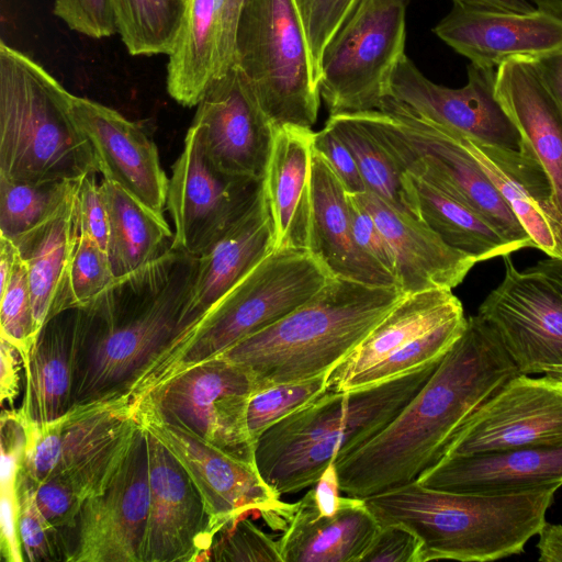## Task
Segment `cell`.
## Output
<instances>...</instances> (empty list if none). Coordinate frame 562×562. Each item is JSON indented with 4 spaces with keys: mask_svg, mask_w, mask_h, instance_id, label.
Returning a JSON list of instances; mask_svg holds the SVG:
<instances>
[{
    "mask_svg": "<svg viewBox=\"0 0 562 562\" xmlns=\"http://www.w3.org/2000/svg\"><path fill=\"white\" fill-rule=\"evenodd\" d=\"M521 374L480 315L405 407L375 436L338 457L341 492L364 498L413 482L439 463L456 434L507 381Z\"/></svg>",
    "mask_w": 562,
    "mask_h": 562,
    "instance_id": "6da1fadb",
    "label": "cell"
},
{
    "mask_svg": "<svg viewBox=\"0 0 562 562\" xmlns=\"http://www.w3.org/2000/svg\"><path fill=\"white\" fill-rule=\"evenodd\" d=\"M198 257L169 248L77 307L72 406L128 397L184 333Z\"/></svg>",
    "mask_w": 562,
    "mask_h": 562,
    "instance_id": "7a4b0ae2",
    "label": "cell"
},
{
    "mask_svg": "<svg viewBox=\"0 0 562 562\" xmlns=\"http://www.w3.org/2000/svg\"><path fill=\"white\" fill-rule=\"evenodd\" d=\"M560 486L474 494L429 488L416 481L363 499L380 526L401 524L420 539V562H486L524 551L547 521Z\"/></svg>",
    "mask_w": 562,
    "mask_h": 562,
    "instance_id": "3957f363",
    "label": "cell"
},
{
    "mask_svg": "<svg viewBox=\"0 0 562 562\" xmlns=\"http://www.w3.org/2000/svg\"><path fill=\"white\" fill-rule=\"evenodd\" d=\"M404 295L397 285L331 277L304 304L217 357L248 370L257 389L329 374Z\"/></svg>",
    "mask_w": 562,
    "mask_h": 562,
    "instance_id": "277c9868",
    "label": "cell"
},
{
    "mask_svg": "<svg viewBox=\"0 0 562 562\" xmlns=\"http://www.w3.org/2000/svg\"><path fill=\"white\" fill-rule=\"evenodd\" d=\"M441 359L398 378L351 390H327L267 429L255 463L280 496L313 486L338 457L381 431L417 394Z\"/></svg>",
    "mask_w": 562,
    "mask_h": 562,
    "instance_id": "5b68a950",
    "label": "cell"
},
{
    "mask_svg": "<svg viewBox=\"0 0 562 562\" xmlns=\"http://www.w3.org/2000/svg\"><path fill=\"white\" fill-rule=\"evenodd\" d=\"M71 93L43 66L0 43V177L78 181L99 167L70 111Z\"/></svg>",
    "mask_w": 562,
    "mask_h": 562,
    "instance_id": "8992f818",
    "label": "cell"
},
{
    "mask_svg": "<svg viewBox=\"0 0 562 562\" xmlns=\"http://www.w3.org/2000/svg\"><path fill=\"white\" fill-rule=\"evenodd\" d=\"M331 277L308 249L270 251L173 344L135 387L132 401L274 324L313 297Z\"/></svg>",
    "mask_w": 562,
    "mask_h": 562,
    "instance_id": "52a82bcc",
    "label": "cell"
},
{
    "mask_svg": "<svg viewBox=\"0 0 562 562\" xmlns=\"http://www.w3.org/2000/svg\"><path fill=\"white\" fill-rule=\"evenodd\" d=\"M402 172L417 176L459 200L514 248L533 244L461 134L427 120L386 97L379 110L356 113Z\"/></svg>",
    "mask_w": 562,
    "mask_h": 562,
    "instance_id": "ba28073f",
    "label": "cell"
},
{
    "mask_svg": "<svg viewBox=\"0 0 562 562\" xmlns=\"http://www.w3.org/2000/svg\"><path fill=\"white\" fill-rule=\"evenodd\" d=\"M236 65L274 127H308L321 95L292 0H245L236 32Z\"/></svg>",
    "mask_w": 562,
    "mask_h": 562,
    "instance_id": "9c48e42d",
    "label": "cell"
},
{
    "mask_svg": "<svg viewBox=\"0 0 562 562\" xmlns=\"http://www.w3.org/2000/svg\"><path fill=\"white\" fill-rule=\"evenodd\" d=\"M23 419L26 446L21 470L35 481L63 477L82 501L110 484L139 427L128 397L75 405L44 424Z\"/></svg>",
    "mask_w": 562,
    "mask_h": 562,
    "instance_id": "30bf717a",
    "label": "cell"
},
{
    "mask_svg": "<svg viewBox=\"0 0 562 562\" xmlns=\"http://www.w3.org/2000/svg\"><path fill=\"white\" fill-rule=\"evenodd\" d=\"M408 0H360L326 47L318 91L329 115L379 110L405 55Z\"/></svg>",
    "mask_w": 562,
    "mask_h": 562,
    "instance_id": "8fae6325",
    "label": "cell"
},
{
    "mask_svg": "<svg viewBox=\"0 0 562 562\" xmlns=\"http://www.w3.org/2000/svg\"><path fill=\"white\" fill-rule=\"evenodd\" d=\"M254 375L222 357L189 367L133 402L137 413L182 427L212 445L255 462L247 426Z\"/></svg>",
    "mask_w": 562,
    "mask_h": 562,
    "instance_id": "7c38bea8",
    "label": "cell"
},
{
    "mask_svg": "<svg viewBox=\"0 0 562 562\" xmlns=\"http://www.w3.org/2000/svg\"><path fill=\"white\" fill-rule=\"evenodd\" d=\"M151 432L184 468L198 488L210 519L212 537L239 517H261L273 530L283 531L297 503H284L259 473L256 463L236 457L189 430L137 413Z\"/></svg>",
    "mask_w": 562,
    "mask_h": 562,
    "instance_id": "4fadbf2b",
    "label": "cell"
},
{
    "mask_svg": "<svg viewBox=\"0 0 562 562\" xmlns=\"http://www.w3.org/2000/svg\"><path fill=\"white\" fill-rule=\"evenodd\" d=\"M171 170L166 204L175 224L170 248L194 257L249 209L262 187V180L234 176L216 167L194 123Z\"/></svg>",
    "mask_w": 562,
    "mask_h": 562,
    "instance_id": "5bb4252c",
    "label": "cell"
},
{
    "mask_svg": "<svg viewBox=\"0 0 562 562\" xmlns=\"http://www.w3.org/2000/svg\"><path fill=\"white\" fill-rule=\"evenodd\" d=\"M558 445H562V381L518 374L472 414L445 458Z\"/></svg>",
    "mask_w": 562,
    "mask_h": 562,
    "instance_id": "9a60e30c",
    "label": "cell"
},
{
    "mask_svg": "<svg viewBox=\"0 0 562 562\" xmlns=\"http://www.w3.org/2000/svg\"><path fill=\"white\" fill-rule=\"evenodd\" d=\"M503 259L504 278L477 315L497 333L521 374L562 366V291L539 273L519 271L510 255Z\"/></svg>",
    "mask_w": 562,
    "mask_h": 562,
    "instance_id": "2e32d148",
    "label": "cell"
},
{
    "mask_svg": "<svg viewBox=\"0 0 562 562\" xmlns=\"http://www.w3.org/2000/svg\"><path fill=\"white\" fill-rule=\"evenodd\" d=\"M495 81L494 67L470 63L465 86H441L404 55L391 77L387 97L476 143L520 149V134L496 97Z\"/></svg>",
    "mask_w": 562,
    "mask_h": 562,
    "instance_id": "e0dca14e",
    "label": "cell"
},
{
    "mask_svg": "<svg viewBox=\"0 0 562 562\" xmlns=\"http://www.w3.org/2000/svg\"><path fill=\"white\" fill-rule=\"evenodd\" d=\"M148 509L147 435L139 424L110 484L82 503L71 562H142Z\"/></svg>",
    "mask_w": 562,
    "mask_h": 562,
    "instance_id": "ac0fdd59",
    "label": "cell"
},
{
    "mask_svg": "<svg viewBox=\"0 0 562 562\" xmlns=\"http://www.w3.org/2000/svg\"><path fill=\"white\" fill-rule=\"evenodd\" d=\"M192 123L199 126L206 154L216 167L262 180L274 126L236 64L206 90Z\"/></svg>",
    "mask_w": 562,
    "mask_h": 562,
    "instance_id": "d6986e66",
    "label": "cell"
},
{
    "mask_svg": "<svg viewBox=\"0 0 562 562\" xmlns=\"http://www.w3.org/2000/svg\"><path fill=\"white\" fill-rule=\"evenodd\" d=\"M145 431L149 509L142 562L207 561L213 537L203 499L180 462Z\"/></svg>",
    "mask_w": 562,
    "mask_h": 562,
    "instance_id": "ffe728a7",
    "label": "cell"
},
{
    "mask_svg": "<svg viewBox=\"0 0 562 562\" xmlns=\"http://www.w3.org/2000/svg\"><path fill=\"white\" fill-rule=\"evenodd\" d=\"M70 111L93 147L103 179L164 215L169 179L155 143L143 128L117 111L72 93Z\"/></svg>",
    "mask_w": 562,
    "mask_h": 562,
    "instance_id": "44dd1931",
    "label": "cell"
},
{
    "mask_svg": "<svg viewBox=\"0 0 562 562\" xmlns=\"http://www.w3.org/2000/svg\"><path fill=\"white\" fill-rule=\"evenodd\" d=\"M432 31L471 63L485 67L562 50V18L539 9L521 13L453 4Z\"/></svg>",
    "mask_w": 562,
    "mask_h": 562,
    "instance_id": "7402d4cb",
    "label": "cell"
},
{
    "mask_svg": "<svg viewBox=\"0 0 562 562\" xmlns=\"http://www.w3.org/2000/svg\"><path fill=\"white\" fill-rule=\"evenodd\" d=\"M245 0H188L167 66V90L196 106L210 86L236 64V32Z\"/></svg>",
    "mask_w": 562,
    "mask_h": 562,
    "instance_id": "603a6c76",
    "label": "cell"
},
{
    "mask_svg": "<svg viewBox=\"0 0 562 562\" xmlns=\"http://www.w3.org/2000/svg\"><path fill=\"white\" fill-rule=\"evenodd\" d=\"M462 137L531 238L533 248L548 257H562V214L550 177L531 150L524 144L520 149H509Z\"/></svg>",
    "mask_w": 562,
    "mask_h": 562,
    "instance_id": "cb8c5ba5",
    "label": "cell"
},
{
    "mask_svg": "<svg viewBox=\"0 0 562 562\" xmlns=\"http://www.w3.org/2000/svg\"><path fill=\"white\" fill-rule=\"evenodd\" d=\"M314 136L308 127H274L262 178L272 226L271 251L310 248Z\"/></svg>",
    "mask_w": 562,
    "mask_h": 562,
    "instance_id": "d4e9b609",
    "label": "cell"
},
{
    "mask_svg": "<svg viewBox=\"0 0 562 562\" xmlns=\"http://www.w3.org/2000/svg\"><path fill=\"white\" fill-rule=\"evenodd\" d=\"M369 211L387 240L396 262L397 286L404 294L432 289L452 290L476 263L447 246L415 216L370 191L353 194Z\"/></svg>",
    "mask_w": 562,
    "mask_h": 562,
    "instance_id": "484cf974",
    "label": "cell"
},
{
    "mask_svg": "<svg viewBox=\"0 0 562 562\" xmlns=\"http://www.w3.org/2000/svg\"><path fill=\"white\" fill-rule=\"evenodd\" d=\"M449 492L502 494L562 484V445L445 458L417 481Z\"/></svg>",
    "mask_w": 562,
    "mask_h": 562,
    "instance_id": "4316f807",
    "label": "cell"
},
{
    "mask_svg": "<svg viewBox=\"0 0 562 562\" xmlns=\"http://www.w3.org/2000/svg\"><path fill=\"white\" fill-rule=\"evenodd\" d=\"M495 91L522 144L549 175L562 214V112L532 58L516 56L502 63Z\"/></svg>",
    "mask_w": 562,
    "mask_h": 562,
    "instance_id": "83f0119b",
    "label": "cell"
},
{
    "mask_svg": "<svg viewBox=\"0 0 562 562\" xmlns=\"http://www.w3.org/2000/svg\"><path fill=\"white\" fill-rule=\"evenodd\" d=\"M271 250L272 226L261 187L249 209L198 257L182 315L184 333Z\"/></svg>",
    "mask_w": 562,
    "mask_h": 562,
    "instance_id": "f1b7e54d",
    "label": "cell"
},
{
    "mask_svg": "<svg viewBox=\"0 0 562 562\" xmlns=\"http://www.w3.org/2000/svg\"><path fill=\"white\" fill-rule=\"evenodd\" d=\"M334 277L372 285H397L392 274L357 246L348 194L325 157L314 149L310 248Z\"/></svg>",
    "mask_w": 562,
    "mask_h": 562,
    "instance_id": "f546056e",
    "label": "cell"
},
{
    "mask_svg": "<svg viewBox=\"0 0 562 562\" xmlns=\"http://www.w3.org/2000/svg\"><path fill=\"white\" fill-rule=\"evenodd\" d=\"M379 528L363 498L341 497L330 515L302 498L278 543L283 562H360Z\"/></svg>",
    "mask_w": 562,
    "mask_h": 562,
    "instance_id": "4dcf8cb0",
    "label": "cell"
},
{
    "mask_svg": "<svg viewBox=\"0 0 562 562\" xmlns=\"http://www.w3.org/2000/svg\"><path fill=\"white\" fill-rule=\"evenodd\" d=\"M78 308L66 310L41 328L23 360L20 414L35 424L52 422L72 407Z\"/></svg>",
    "mask_w": 562,
    "mask_h": 562,
    "instance_id": "1f68e13d",
    "label": "cell"
},
{
    "mask_svg": "<svg viewBox=\"0 0 562 562\" xmlns=\"http://www.w3.org/2000/svg\"><path fill=\"white\" fill-rule=\"evenodd\" d=\"M75 188L47 224L14 243L27 267L38 330L53 316L75 308L70 270L80 236Z\"/></svg>",
    "mask_w": 562,
    "mask_h": 562,
    "instance_id": "d6a6232c",
    "label": "cell"
},
{
    "mask_svg": "<svg viewBox=\"0 0 562 562\" xmlns=\"http://www.w3.org/2000/svg\"><path fill=\"white\" fill-rule=\"evenodd\" d=\"M452 290L432 289L405 294L363 341L328 375L330 391H349L370 368L419 335L463 315Z\"/></svg>",
    "mask_w": 562,
    "mask_h": 562,
    "instance_id": "836d02e7",
    "label": "cell"
},
{
    "mask_svg": "<svg viewBox=\"0 0 562 562\" xmlns=\"http://www.w3.org/2000/svg\"><path fill=\"white\" fill-rule=\"evenodd\" d=\"M403 186L412 215L450 248L475 262L516 251L481 215L436 186L407 172Z\"/></svg>",
    "mask_w": 562,
    "mask_h": 562,
    "instance_id": "e575fe53",
    "label": "cell"
},
{
    "mask_svg": "<svg viewBox=\"0 0 562 562\" xmlns=\"http://www.w3.org/2000/svg\"><path fill=\"white\" fill-rule=\"evenodd\" d=\"M109 214L108 255L115 278L151 262L170 248L172 234L164 215L149 210L116 183L103 179Z\"/></svg>",
    "mask_w": 562,
    "mask_h": 562,
    "instance_id": "d590c367",
    "label": "cell"
},
{
    "mask_svg": "<svg viewBox=\"0 0 562 562\" xmlns=\"http://www.w3.org/2000/svg\"><path fill=\"white\" fill-rule=\"evenodd\" d=\"M116 33L132 56L170 55L188 0H111Z\"/></svg>",
    "mask_w": 562,
    "mask_h": 562,
    "instance_id": "8d00e7d4",
    "label": "cell"
},
{
    "mask_svg": "<svg viewBox=\"0 0 562 562\" xmlns=\"http://www.w3.org/2000/svg\"><path fill=\"white\" fill-rule=\"evenodd\" d=\"M326 124L352 153L367 191L412 215L406 205L403 172L359 116L356 113L329 115Z\"/></svg>",
    "mask_w": 562,
    "mask_h": 562,
    "instance_id": "74e56055",
    "label": "cell"
},
{
    "mask_svg": "<svg viewBox=\"0 0 562 562\" xmlns=\"http://www.w3.org/2000/svg\"><path fill=\"white\" fill-rule=\"evenodd\" d=\"M76 182L25 183L0 177V235L15 243L47 224Z\"/></svg>",
    "mask_w": 562,
    "mask_h": 562,
    "instance_id": "f35d334b",
    "label": "cell"
},
{
    "mask_svg": "<svg viewBox=\"0 0 562 562\" xmlns=\"http://www.w3.org/2000/svg\"><path fill=\"white\" fill-rule=\"evenodd\" d=\"M468 318L456 316L419 335L360 375L350 390L382 383L443 358L467 327Z\"/></svg>",
    "mask_w": 562,
    "mask_h": 562,
    "instance_id": "ab89813d",
    "label": "cell"
},
{
    "mask_svg": "<svg viewBox=\"0 0 562 562\" xmlns=\"http://www.w3.org/2000/svg\"><path fill=\"white\" fill-rule=\"evenodd\" d=\"M328 375L257 389L247 407V426L254 443L274 424L323 395L328 390Z\"/></svg>",
    "mask_w": 562,
    "mask_h": 562,
    "instance_id": "60d3db41",
    "label": "cell"
},
{
    "mask_svg": "<svg viewBox=\"0 0 562 562\" xmlns=\"http://www.w3.org/2000/svg\"><path fill=\"white\" fill-rule=\"evenodd\" d=\"M25 476L37 510L59 542L64 561L71 562L77 547L82 498L63 477L35 481L26 474Z\"/></svg>",
    "mask_w": 562,
    "mask_h": 562,
    "instance_id": "b9f144b4",
    "label": "cell"
},
{
    "mask_svg": "<svg viewBox=\"0 0 562 562\" xmlns=\"http://www.w3.org/2000/svg\"><path fill=\"white\" fill-rule=\"evenodd\" d=\"M0 296V337L13 344L22 357L40 330L34 318L27 267L21 255Z\"/></svg>",
    "mask_w": 562,
    "mask_h": 562,
    "instance_id": "7bdbcfd3",
    "label": "cell"
},
{
    "mask_svg": "<svg viewBox=\"0 0 562 562\" xmlns=\"http://www.w3.org/2000/svg\"><path fill=\"white\" fill-rule=\"evenodd\" d=\"M211 560L283 562L278 541L247 517L236 518L217 531L207 553Z\"/></svg>",
    "mask_w": 562,
    "mask_h": 562,
    "instance_id": "ee69618b",
    "label": "cell"
},
{
    "mask_svg": "<svg viewBox=\"0 0 562 562\" xmlns=\"http://www.w3.org/2000/svg\"><path fill=\"white\" fill-rule=\"evenodd\" d=\"M303 27L316 82L324 52L360 0H292Z\"/></svg>",
    "mask_w": 562,
    "mask_h": 562,
    "instance_id": "f6af8a7d",
    "label": "cell"
},
{
    "mask_svg": "<svg viewBox=\"0 0 562 562\" xmlns=\"http://www.w3.org/2000/svg\"><path fill=\"white\" fill-rule=\"evenodd\" d=\"M114 280L108 251L80 231L70 270L74 307L87 306Z\"/></svg>",
    "mask_w": 562,
    "mask_h": 562,
    "instance_id": "bcb514c9",
    "label": "cell"
},
{
    "mask_svg": "<svg viewBox=\"0 0 562 562\" xmlns=\"http://www.w3.org/2000/svg\"><path fill=\"white\" fill-rule=\"evenodd\" d=\"M18 527L24 560L29 562L64 561L59 542L37 510L29 481L20 470L16 480Z\"/></svg>",
    "mask_w": 562,
    "mask_h": 562,
    "instance_id": "7dc6e473",
    "label": "cell"
},
{
    "mask_svg": "<svg viewBox=\"0 0 562 562\" xmlns=\"http://www.w3.org/2000/svg\"><path fill=\"white\" fill-rule=\"evenodd\" d=\"M53 11L70 30L88 37L116 33L111 0H54Z\"/></svg>",
    "mask_w": 562,
    "mask_h": 562,
    "instance_id": "c3c4849f",
    "label": "cell"
},
{
    "mask_svg": "<svg viewBox=\"0 0 562 562\" xmlns=\"http://www.w3.org/2000/svg\"><path fill=\"white\" fill-rule=\"evenodd\" d=\"M348 202L351 229L357 246L366 256L392 274L396 280L395 258L380 227L369 211L353 194H348Z\"/></svg>",
    "mask_w": 562,
    "mask_h": 562,
    "instance_id": "681fc988",
    "label": "cell"
},
{
    "mask_svg": "<svg viewBox=\"0 0 562 562\" xmlns=\"http://www.w3.org/2000/svg\"><path fill=\"white\" fill-rule=\"evenodd\" d=\"M420 539L401 524L380 526L360 562H420Z\"/></svg>",
    "mask_w": 562,
    "mask_h": 562,
    "instance_id": "f907efd6",
    "label": "cell"
},
{
    "mask_svg": "<svg viewBox=\"0 0 562 562\" xmlns=\"http://www.w3.org/2000/svg\"><path fill=\"white\" fill-rule=\"evenodd\" d=\"M97 173H89L76 182L75 199L80 231L88 233L108 251L109 214Z\"/></svg>",
    "mask_w": 562,
    "mask_h": 562,
    "instance_id": "816d5d0a",
    "label": "cell"
},
{
    "mask_svg": "<svg viewBox=\"0 0 562 562\" xmlns=\"http://www.w3.org/2000/svg\"><path fill=\"white\" fill-rule=\"evenodd\" d=\"M314 149L325 157L348 194L367 191L352 153L329 125L315 132Z\"/></svg>",
    "mask_w": 562,
    "mask_h": 562,
    "instance_id": "f5cc1de1",
    "label": "cell"
},
{
    "mask_svg": "<svg viewBox=\"0 0 562 562\" xmlns=\"http://www.w3.org/2000/svg\"><path fill=\"white\" fill-rule=\"evenodd\" d=\"M0 552L5 562H23L18 527L16 485H0Z\"/></svg>",
    "mask_w": 562,
    "mask_h": 562,
    "instance_id": "db71d44e",
    "label": "cell"
},
{
    "mask_svg": "<svg viewBox=\"0 0 562 562\" xmlns=\"http://www.w3.org/2000/svg\"><path fill=\"white\" fill-rule=\"evenodd\" d=\"M0 401L2 409L13 408L20 391V371L23 370V360L19 349L0 337Z\"/></svg>",
    "mask_w": 562,
    "mask_h": 562,
    "instance_id": "11a10c76",
    "label": "cell"
},
{
    "mask_svg": "<svg viewBox=\"0 0 562 562\" xmlns=\"http://www.w3.org/2000/svg\"><path fill=\"white\" fill-rule=\"evenodd\" d=\"M340 485L336 464L331 462L323 472L319 480L302 497L311 504L318 513L324 515L334 514L341 501Z\"/></svg>",
    "mask_w": 562,
    "mask_h": 562,
    "instance_id": "9f6ffc18",
    "label": "cell"
},
{
    "mask_svg": "<svg viewBox=\"0 0 562 562\" xmlns=\"http://www.w3.org/2000/svg\"><path fill=\"white\" fill-rule=\"evenodd\" d=\"M532 61L562 112V50L535 57Z\"/></svg>",
    "mask_w": 562,
    "mask_h": 562,
    "instance_id": "6f0895ef",
    "label": "cell"
},
{
    "mask_svg": "<svg viewBox=\"0 0 562 562\" xmlns=\"http://www.w3.org/2000/svg\"><path fill=\"white\" fill-rule=\"evenodd\" d=\"M539 561L562 562V525L546 521L538 532Z\"/></svg>",
    "mask_w": 562,
    "mask_h": 562,
    "instance_id": "680465c9",
    "label": "cell"
},
{
    "mask_svg": "<svg viewBox=\"0 0 562 562\" xmlns=\"http://www.w3.org/2000/svg\"><path fill=\"white\" fill-rule=\"evenodd\" d=\"M453 4L514 12H532L536 8L528 0H452Z\"/></svg>",
    "mask_w": 562,
    "mask_h": 562,
    "instance_id": "91938a15",
    "label": "cell"
},
{
    "mask_svg": "<svg viewBox=\"0 0 562 562\" xmlns=\"http://www.w3.org/2000/svg\"><path fill=\"white\" fill-rule=\"evenodd\" d=\"M19 255L14 243L0 235V291L8 284Z\"/></svg>",
    "mask_w": 562,
    "mask_h": 562,
    "instance_id": "94428289",
    "label": "cell"
},
{
    "mask_svg": "<svg viewBox=\"0 0 562 562\" xmlns=\"http://www.w3.org/2000/svg\"><path fill=\"white\" fill-rule=\"evenodd\" d=\"M527 269L546 277L562 291V257H549Z\"/></svg>",
    "mask_w": 562,
    "mask_h": 562,
    "instance_id": "6125c7cd",
    "label": "cell"
},
{
    "mask_svg": "<svg viewBox=\"0 0 562 562\" xmlns=\"http://www.w3.org/2000/svg\"><path fill=\"white\" fill-rule=\"evenodd\" d=\"M537 9L562 18V0H531Z\"/></svg>",
    "mask_w": 562,
    "mask_h": 562,
    "instance_id": "be15d7a7",
    "label": "cell"
},
{
    "mask_svg": "<svg viewBox=\"0 0 562 562\" xmlns=\"http://www.w3.org/2000/svg\"><path fill=\"white\" fill-rule=\"evenodd\" d=\"M544 375L562 381V366H546L541 369Z\"/></svg>",
    "mask_w": 562,
    "mask_h": 562,
    "instance_id": "e7e4bbea",
    "label": "cell"
}]
</instances>
